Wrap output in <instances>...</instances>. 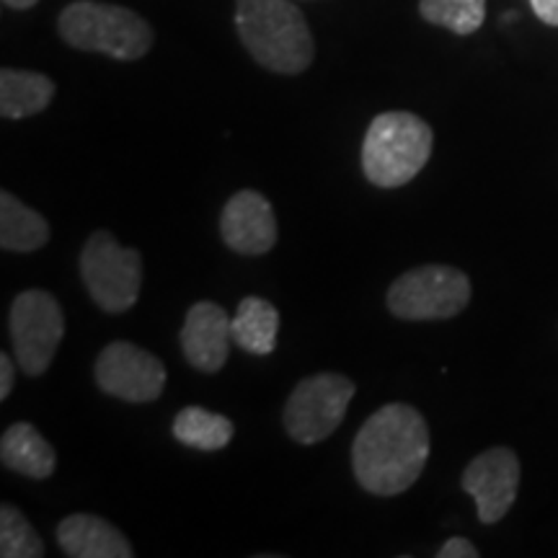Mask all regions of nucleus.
<instances>
[{"mask_svg": "<svg viewBox=\"0 0 558 558\" xmlns=\"http://www.w3.org/2000/svg\"><path fill=\"white\" fill-rule=\"evenodd\" d=\"M427 458V422L407 403H388L375 411L352 445L354 478L375 497H396L414 486Z\"/></svg>", "mask_w": 558, "mask_h": 558, "instance_id": "f257e3e1", "label": "nucleus"}, {"mask_svg": "<svg viewBox=\"0 0 558 558\" xmlns=\"http://www.w3.org/2000/svg\"><path fill=\"white\" fill-rule=\"evenodd\" d=\"M235 29L251 58L271 73H303L316 54L308 21L290 0H235Z\"/></svg>", "mask_w": 558, "mask_h": 558, "instance_id": "f03ea898", "label": "nucleus"}, {"mask_svg": "<svg viewBox=\"0 0 558 558\" xmlns=\"http://www.w3.org/2000/svg\"><path fill=\"white\" fill-rule=\"evenodd\" d=\"M435 132L411 111H386L369 122L362 143V171L380 190H399L429 163Z\"/></svg>", "mask_w": 558, "mask_h": 558, "instance_id": "7ed1b4c3", "label": "nucleus"}, {"mask_svg": "<svg viewBox=\"0 0 558 558\" xmlns=\"http://www.w3.org/2000/svg\"><path fill=\"white\" fill-rule=\"evenodd\" d=\"M58 32L65 45L81 52H101L114 60H140L150 52L153 29L124 5L75 0L62 9Z\"/></svg>", "mask_w": 558, "mask_h": 558, "instance_id": "20e7f679", "label": "nucleus"}, {"mask_svg": "<svg viewBox=\"0 0 558 558\" xmlns=\"http://www.w3.org/2000/svg\"><path fill=\"white\" fill-rule=\"evenodd\" d=\"M81 279L104 313H124L137 303L143 284V256L120 246L107 230H96L81 251Z\"/></svg>", "mask_w": 558, "mask_h": 558, "instance_id": "39448f33", "label": "nucleus"}, {"mask_svg": "<svg viewBox=\"0 0 558 558\" xmlns=\"http://www.w3.org/2000/svg\"><path fill=\"white\" fill-rule=\"evenodd\" d=\"M386 303L401 320H445L469 308L471 279L456 267L427 264L396 279Z\"/></svg>", "mask_w": 558, "mask_h": 558, "instance_id": "423d86ee", "label": "nucleus"}, {"mask_svg": "<svg viewBox=\"0 0 558 558\" xmlns=\"http://www.w3.org/2000/svg\"><path fill=\"white\" fill-rule=\"evenodd\" d=\"M9 329L19 367L29 378H39L65 337V313L50 292L26 290L11 303Z\"/></svg>", "mask_w": 558, "mask_h": 558, "instance_id": "0eeeda50", "label": "nucleus"}, {"mask_svg": "<svg viewBox=\"0 0 558 558\" xmlns=\"http://www.w3.org/2000/svg\"><path fill=\"white\" fill-rule=\"evenodd\" d=\"M352 380L339 373H318L300 380L284 403V429L300 445H316L326 439L344 418L354 399Z\"/></svg>", "mask_w": 558, "mask_h": 558, "instance_id": "6e6552de", "label": "nucleus"}, {"mask_svg": "<svg viewBox=\"0 0 558 558\" xmlns=\"http://www.w3.org/2000/svg\"><path fill=\"white\" fill-rule=\"evenodd\" d=\"M94 373L104 393L128 403H150L166 388L163 362L130 341H111L96 360Z\"/></svg>", "mask_w": 558, "mask_h": 558, "instance_id": "1a4fd4ad", "label": "nucleus"}, {"mask_svg": "<svg viewBox=\"0 0 558 558\" xmlns=\"http://www.w3.org/2000/svg\"><path fill=\"white\" fill-rule=\"evenodd\" d=\"M463 488L476 499L478 520L497 525L518 499L520 460L509 448H492L481 452L465 465Z\"/></svg>", "mask_w": 558, "mask_h": 558, "instance_id": "9d476101", "label": "nucleus"}, {"mask_svg": "<svg viewBox=\"0 0 558 558\" xmlns=\"http://www.w3.org/2000/svg\"><path fill=\"white\" fill-rule=\"evenodd\" d=\"M220 233L228 248L241 256H262L277 243L275 207L254 190L235 192L220 215Z\"/></svg>", "mask_w": 558, "mask_h": 558, "instance_id": "9b49d317", "label": "nucleus"}, {"mask_svg": "<svg viewBox=\"0 0 558 558\" xmlns=\"http://www.w3.org/2000/svg\"><path fill=\"white\" fill-rule=\"evenodd\" d=\"M233 329L230 316L218 303L199 300L186 313L181 326V352L199 373H220L228 362Z\"/></svg>", "mask_w": 558, "mask_h": 558, "instance_id": "f8f14e48", "label": "nucleus"}, {"mask_svg": "<svg viewBox=\"0 0 558 558\" xmlns=\"http://www.w3.org/2000/svg\"><path fill=\"white\" fill-rule=\"evenodd\" d=\"M58 543L73 558H130V541L94 514H70L58 525Z\"/></svg>", "mask_w": 558, "mask_h": 558, "instance_id": "ddd939ff", "label": "nucleus"}, {"mask_svg": "<svg viewBox=\"0 0 558 558\" xmlns=\"http://www.w3.org/2000/svg\"><path fill=\"white\" fill-rule=\"evenodd\" d=\"M0 460L13 473L32 481L50 478L58 469V456H54L52 445L39 435L37 427L29 422L11 424L0 439Z\"/></svg>", "mask_w": 558, "mask_h": 558, "instance_id": "4468645a", "label": "nucleus"}, {"mask_svg": "<svg viewBox=\"0 0 558 558\" xmlns=\"http://www.w3.org/2000/svg\"><path fill=\"white\" fill-rule=\"evenodd\" d=\"M54 99V83L32 70L5 68L0 73V114L5 120H24L39 114Z\"/></svg>", "mask_w": 558, "mask_h": 558, "instance_id": "2eb2a0df", "label": "nucleus"}, {"mask_svg": "<svg viewBox=\"0 0 558 558\" xmlns=\"http://www.w3.org/2000/svg\"><path fill=\"white\" fill-rule=\"evenodd\" d=\"M230 329H233V344H239L243 352L267 357L277 347L279 311L264 298H243L235 316L230 318Z\"/></svg>", "mask_w": 558, "mask_h": 558, "instance_id": "dca6fc26", "label": "nucleus"}, {"mask_svg": "<svg viewBox=\"0 0 558 558\" xmlns=\"http://www.w3.org/2000/svg\"><path fill=\"white\" fill-rule=\"evenodd\" d=\"M50 241V226L37 209L26 207L11 192L0 194V246L13 254H32Z\"/></svg>", "mask_w": 558, "mask_h": 558, "instance_id": "f3484780", "label": "nucleus"}, {"mask_svg": "<svg viewBox=\"0 0 558 558\" xmlns=\"http://www.w3.org/2000/svg\"><path fill=\"white\" fill-rule=\"evenodd\" d=\"M171 432L186 448L215 452L228 448V442L233 439V422L202 407H186L173 418Z\"/></svg>", "mask_w": 558, "mask_h": 558, "instance_id": "a211bd4d", "label": "nucleus"}, {"mask_svg": "<svg viewBox=\"0 0 558 558\" xmlns=\"http://www.w3.org/2000/svg\"><path fill=\"white\" fill-rule=\"evenodd\" d=\"M418 13L429 24L469 37L484 26L486 0H418Z\"/></svg>", "mask_w": 558, "mask_h": 558, "instance_id": "6ab92c4d", "label": "nucleus"}, {"mask_svg": "<svg viewBox=\"0 0 558 558\" xmlns=\"http://www.w3.org/2000/svg\"><path fill=\"white\" fill-rule=\"evenodd\" d=\"M0 556L3 558H39L45 556V543L32 527V522L16 507L0 509Z\"/></svg>", "mask_w": 558, "mask_h": 558, "instance_id": "aec40b11", "label": "nucleus"}, {"mask_svg": "<svg viewBox=\"0 0 558 558\" xmlns=\"http://www.w3.org/2000/svg\"><path fill=\"white\" fill-rule=\"evenodd\" d=\"M439 558H476L478 548L465 538H450L445 541V546L437 550Z\"/></svg>", "mask_w": 558, "mask_h": 558, "instance_id": "412c9836", "label": "nucleus"}, {"mask_svg": "<svg viewBox=\"0 0 558 558\" xmlns=\"http://www.w3.org/2000/svg\"><path fill=\"white\" fill-rule=\"evenodd\" d=\"M530 5L543 24L558 26V0H530Z\"/></svg>", "mask_w": 558, "mask_h": 558, "instance_id": "4be33fe9", "label": "nucleus"}, {"mask_svg": "<svg viewBox=\"0 0 558 558\" xmlns=\"http://www.w3.org/2000/svg\"><path fill=\"white\" fill-rule=\"evenodd\" d=\"M13 375H16V369H13V362L9 354H0V399H9L11 390H13Z\"/></svg>", "mask_w": 558, "mask_h": 558, "instance_id": "5701e85b", "label": "nucleus"}, {"mask_svg": "<svg viewBox=\"0 0 558 558\" xmlns=\"http://www.w3.org/2000/svg\"><path fill=\"white\" fill-rule=\"evenodd\" d=\"M39 0H3V5H9L13 11H26V9H34Z\"/></svg>", "mask_w": 558, "mask_h": 558, "instance_id": "b1692460", "label": "nucleus"}]
</instances>
